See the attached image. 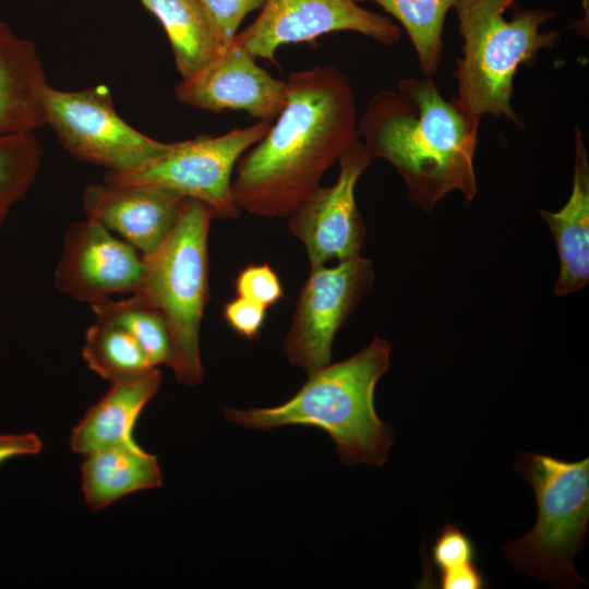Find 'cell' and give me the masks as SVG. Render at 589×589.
<instances>
[{"instance_id":"obj_16","label":"cell","mask_w":589,"mask_h":589,"mask_svg":"<svg viewBox=\"0 0 589 589\" xmlns=\"http://www.w3.org/2000/svg\"><path fill=\"white\" fill-rule=\"evenodd\" d=\"M48 85L34 43L0 22V132L34 133L44 127Z\"/></svg>"},{"instance_id":"obj_7","label":"cell","mask_w":589,"mask_h":589,"mask_svg":"<svg viewBox=\"0 0 589 589\" xmlns=\"http://www.w3.org/2000/svg\"><path fill=\"white\" fill-rule=\"evenodd\" d=\"M271 121L259 120L217 136L201 135L173 142L158 158L124 172H107L112 185H155L207 205L215 217L236 218L240 208L232 196V172L244 152L267 132Z\"/></svg>"},{"instance_id":"obj_23","label":"cell","mask_w":589,"mask_h":589,"mask_svg":"<svg viewBox=\"0 0 589 589\" xmlns=\"http://www.w3.org/2000/svg\"><path fill=\"white\" fill-rule=\"evenodd\" d=\"M43 156L34 133L0 132V224L33 185Z\"/></svg>"},{"instance_id":"obj_11","label":"cell","mask_w":589,"mask_h":589,"mask_svg":"<svg viewBox=\"0 0 589 589\" xmlns=\"http://www.w3.org/2000/svg\"><path fill=\"white\" fill-rule=\"evenodd\" d=\"M371 160L359 139L339 157L336 182L318 187L288 216V229L304 245L311 267L360 256L365 225L354 190Z\"/></svg>"},{"instance_id":"obj_18","label":"cell","mask_w":589,"mask_h":589,"mask_svg":"<svg viewBox=\"0 0 589 589\" xmlns=\"http://www.w3.org/2000/svg\"><path fill=\"white\" fill-rule=\"evenodd\" d=\"M84 457L82 492L85 503L94 510L131 493L163 484L156 456L146 453L136 442L100 448Z\"/></svg>"},{"instance_id":"obj_17","label":"cell","mask_w":589,"mask_h":589,"mask_svg":"<svg viewBox=\"0 0 589 589\" xmlns=\"http://www.w3.org/2000/svg\"><path fill=\"white\" fill-rule=\"evenodd\" d=\"M160 383L158 368L111 383L103 398L73 428L71 449L85 456L100 448L135 442L133 430L136 421L157 394Z\"/></svg>"},{"instance_id":"obj_10","label":"cell","mask_w":589,"mask_h":589,"mask_svg":"<svg viewBox=\"0 0 589 589\" xmlns=\"http://www.w3.org/2000/svg\"><path fill=\"white\" fill-rule=\"evenodd\" d=\"M350 31L395 45L401 28L389 17L373 13L353 0H266L261 13L235 41L252 56L276 62L285 44L313 41L332 32Z\"/></svg>"},{"instance_id":"obj_3","label":"cell","mask_w":589,"mask_h":589,"mask_svg":"<svg viewBox=\"0 0 589 589\" xmlns=\"http://www.w3.org/2000/svg\"><path fill=\"white\" fill-rule=\"evenodd\" d=\"M392 347L374 337L352 357L308 374V381L286 402L272 408H227L224 414L237 425L269 430L284 425H311L334 441L346 465L382 466L394 444L393 429L376 414L374 389L389 368Z\"/></svg>"},{"instance_id":"obj_1","label":"cell","mask_w":589,"mask_h":589,"mask_svg":"<svg viewBox=\"0 0 589 589\" xmlns=\"http://www.w3.org/2000/svg\"><path fill=\"white\" fill-rule=\"evenodd\" d=\"M356 95L334 65L290 73L286 103L265 135L236 165L240 209L286 218L315 191L326 170L359 140Z\"/></svg>"},{"instance_id":"obj_8","label":"cell","mask_w":589,"mask_h":589,"mask_svg":"<svg viewBox=\"0 0 589 589\" xmlns=\"http://www.w3.org/2000/svg\"><path fill=\"white\" fill-rule=\"evenodd\" d=\"M46 124L76 159L124 172L158 158L172 143L154 140L131 127L116 111L105 86L44 93Z\"/></svg>"},{"instance_id":"obj_25","label":"cell","mask_w":589,"mask_h":589,"mask_svg":"<svg viewBox=\"0 0 589 589\" xmlns=\"http://www.w3.org/2000/svg\"><path fill=\"white\" fill-rule=\"evenodd\" d=\"M235 289L239 297L266 309L285 296L277 273L268 264H249L243 267L236 276Z\"/></svg>"},{"instance_id":"obj_27","label":"cell","mask_w":589,"mask_h":589,"mask_svg":"<svg viewBox=\"0 0 589 589\" xmlns=\"http://www.w3.org/2000/svg\"><path fill=\"white\" fill-rule=\"evenodd\" d=\"M265 316V306L239 296L224 306L225 321L236 333L249 340L259 336Z\"/></svg>"},{"instance_id":"obj_22","label":"cell","mask_w":589,"mask_h":589,"mask_svg":"<svg viewBox=\"0 0 589 589\" xmlns=\"http://www.w3.org/2000/svg\"><path fill=\"white\" fill-rule=\"evenodd\" d=\"M82 356L93 372L110 383L157 368L128 333L98 318L86 330Z\"/></svg>"},{"instance_id":"obj_14","label":"cell","mask_w":589,"mask_h":589,"mask_svg":"<svg viewBox=\"0 0 589 589\" xmlns=\"http://www.w3.org/2000/svg\"><path fill=\"white\" fill-rule=\"evenodd\" d=\"M184 197L155 185L92 183L83 193L86 217L103 224L142 254L152 251L172 228Z\"/></svg>"},{"instance_id":"obj_9","label":"cell","mask_w":589,"mask_h":589,"mask_svg":"<svg viewBox=\"0 0 589 589\" xmlns=\"http://www.w3.org/2000/svg\"><path fill=\"white\" fill-rule=\"evenodd\" d=\"M373 281V265L361 256L311 267L284 342L289 362L308 374L327 365L336 333Z\"/></svg>"},{"instance_id":"obj_19","label":"cell","mask_w":589,"mask_h":589,"mask_svg":"<svg viewBox=\"0 0 589 589\" xmlns=\"http://www.w3.org/2000/svg\"><path fill=\"white\" fill-rule=\"evenodd\" d=\"M140 1L164 27L182 80L203 71L225 49L194 0Z\"/></svg>"},{"instance_id":"obj_5","label":"cell","mask_w":589,"mask_h":589,"mask_svg":"<svg viewBox=\"0 0 589 589\" xmlns=\"http://www.w3.org/2000/svg\"><path fill=\"white\" fill-rule=\"evenodd\" d=\"M215 214L204 203L184 199L167 236L142 254V273L132 293L165 320L172 342L171 369L185 386L202 383L200 330L209 299L208 235Z\"/></svg>"},{"instance_id":"obj_6","label":"cell","mask_w":589,"mask_h":589,"mask_svg":"<svg viewBox=\"0 0 589 589\" xmlns=\"http://www.w3.org/2000/svg\"><path fill=\"white\" fill-rule=\"evenodd\" d=\"M515 466L532 486L538 517L529 533L506 545V561L543 582L576 587L584 582L573 558L582 548L588 529L589 459L565 461L522 453Z\"/></svg>"},{"instance_id":"obj_29","label":"cell","mask_w":589,"mask_h":589,"mask_svg":"<svg viewBox=\"0 0 589 589\" xmlns=\"http://www.w3.org/2000/svg\"><path fill=\"white\" fill-rule=\"evenodd\" d=\"M485 585V577L474 563L440 573L438 588L442 589H481Z\"/></svg>"},{"instance_id":"obj_24","label":"cell","mask_w":589,"mask_h":589,"mask_svg":"<svg viewBox=\"0 0 589 589\" xmlns=\"http://www.w3.org/2000/svg\"><path fill=\"white\" fill-rule=\"evenodd\" d=\"M204 12L223 47L230 45L243 19L266 0H194Z\"/></svg>"},{"instance_id":"obj_26","label":"cell","mask_w":589,"mask_h":589,"mask_svg":"<svg viewBox=\"0 0 589 589\" xmlns=\"http://www.w3.org/2000/svg\"><path fill=\"white\" fill-rule=\"evenodd\" d=\"M431 557L443 573L474 563L476 548L457 525L446 522L431 545Z\"/></svg>"},{"instance_id":"obj_13","label":"cell","mask_w":589,"mask_h":589,"mask_svg":"<svg viewBox=\"0 0 589 589\" xmlns=\"http://www.w3.org/2000/svg\"><path fill=\"white\" fill-rule=\"evenodd\" d=\"M175 93L181 104L192 108L242 110L272 122L285 106L286 81L259 67L255 57L233 39L207 68L181 80Z\"/></svg>"},{"instance_id":"obj_2","label":"cell","mask_w":589,"mask_h":589,"mask_svg":"<svg viewBox=\"0 0 589 589\" xmlns=\"http://www.w3.org/2000/svg\"><path fill=\"white\" fill-rule=\"evenodd\" d=\"M480 121L455 98H444L434 76L421 74L377 91L359 117L358 133L372 159L388 161L409 199L429 212L453 191L474 199Z\"/></svg>"},{"instance_id":"obj_15","label":"cell","mask_w":589,"mask_h":589,"mask_svg":"<svg viewBox=\"0 0 589 589\" xmlns=\"http://www.w3.org/2000/svg\"><path fill=\"white\" fill-rule=\"evenodd\" d=\"M574 173L572 193L558 212L541 209L556 245L560 272L555 296L570 294L589 280V163L581 130L574 127Z\"/></svg>"},{"instance_id":"obj_28","label":"cell","mask_w":589,"mask_h":589,"mask_svg":"<svg viewBox=\"0 0 589 589\" xmlns=\"http://www.w3.org/2000/svg\"><path fill=\"white\" fill-rule=\"evenodd\" d=\"M41 449L43 442L34 433L0 434V466L15 457L37 455Z\"/></svg>"},{"instance_id":"obj_20","label":"cell","mask_w":589,"mask_h":589,"mask_svg":"<svg viewBox=\"0 0 589 589\" xmlns=\"http://www.w3.org/2000/svg\"><path fill=\"white\" fill-rule=\"evenodd\" d=\"M371 1L393 15L406 31L423 75L434 76L443 59V29L447 12L457 0H353Z\"/></svg>"},{"instance_id":"obj_21","label":"cell","mask_w":589,"mask_h":589,"mask_svg":"<svg viewBox=\"0 0 589 589\" xmlns=\"http://www.w3.org/2000/svg\"><path fill=\"white\" fill-rule=\"evenodd\" d=\"M96 318L107 321L128 333L142 348L153 366L173 362L170 333L161 315L132 294L115 300L107 298L91 304Z\"/></svg>"},{"instance_id":"obj_12","label":"cell","mask_w":589,"mask_h":589,"mask_svg":"<svg viewBox=\"0 0 589 589\" xmlns=\"http://www.w3.org/2000/svg\"><path fill=\"white\" fill-rule=\"evenodd\" d=\"M141 273L139 251L86 217L64 235L55 285L65 296L91 305L115 293H133Z\"/></svg>"},{"instance_id":"obj_4","label":"cell","mask_w":589,"mask_h":589,"mask_svg":"<svg viewBox=\"0 0 589 589\" xmlns=\"http://www.w3.org/2000/svg\"><path fill=\"white\" fill-rule=\"evenodd\" d=\"M517 0H457L454 5L462 37L461 56L453 76L455 98L481 119L504 118L518 128L525 122L512 107L514 79L520 65H532L543 49L554 47L561 32H542L554 12L525 9Z\"/></svg>"}]
</instances>
